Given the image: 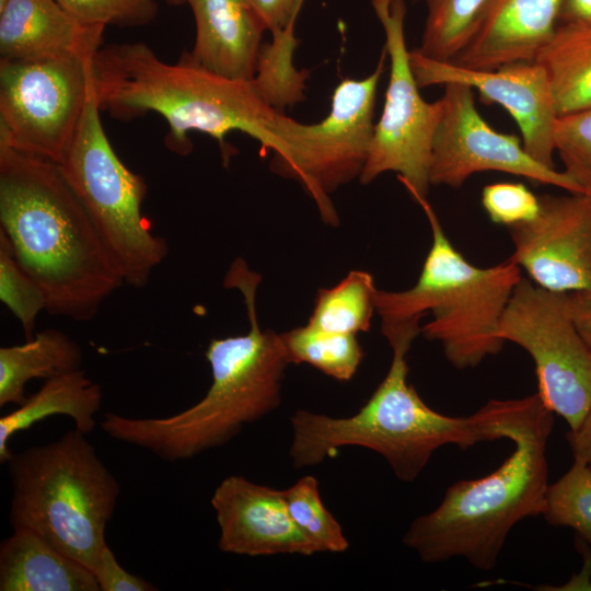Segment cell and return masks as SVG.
Wrapping results in <instances>:
<instances>
[{
	"mask_svg": "<svg viewBox=\"0 0 591 591\" xmlns=\"http://www.w3.org/2000/svg\"><path fill=\"white\" fill-rule=\"evenodd\" d=\"M0 230L49 314L93 320L125 282L56 162L0 144Z\"/></svg>",
	"mask_w": 591,
	"mask_h": 591,
	"instance_id": "obj_1",
	"label": "cell"
},
{
	"mask_svg": "<svg viewBox=\"0 0 591 591\" xmlns=\"http://www.w3.org/2000/svg\"><path fill=\"white\" fill-rule=\"evenodd\" d=\"M485 408L496 432L511 440L514 450L493 473L452 484L436 509L412 522L403 543L425 563L462 557L491 570L511 529L542 513L554 413L537 393L490 399Z\"/></svg>",
	"mask_w": 591,
	"mask_h": 591,
	"instance_id": "obj_2",
	"label": "cell"
},
{
	"mask_svg": "<svg viewBox=\"0 0 591 591\" xmlns=\"http://www.w3.org/2000/svg\"><path fill=\"white\" fill-rule=\"evenodd\" d=\"M262 278L246 262H232L223 283L240 291L250 328L246 334L213 338L205 356L211 384L205 396L163 418H130L106 413L101 428L115 440L146 449L169 462L193 459L227 444L242 429L275 410L290 364L281 334L263 329L256 291Z\"/></svg>",
	"mask_w": 591,
	"mask_h": 591,
	"instance_id": "obj_3",
	"label": "cell"
},
{
	"mask_svg": "<svg viewBox=\"0 0 591 591\" xmlns=\"http://www.w3.org/2000/svg\"><path fill=\"white\" fill-rule=\"evenodd\" d=\"M91 78L101 111L118 119L159 113L170 126L167 146L179 154L190 151L187 134L193 130L216 139L223 151L232 130L271 151L273 128L283 113L265 103L252 81L228 79L184 60L167 63L143 43L100 48Z\"/></svg>",
	"mask_w": 591,
	"mask_h": 591,
	"instance_id": "obj_4",
	"label": "cell"
},
{
	"mask_svg": "<svg viewBox=\"0 0 591 591\" xmlns=\"http://www.w3.org/2000/svg\"><path fill=\"white\" fill-rule=\"evenodd\" d=\"M412 197L429 222L432 243L412 288L378 289L381 332L389 343L422 333L440 343L454 368H475L505 345L498 327L521 268L511 256L490 267L471 264L449 240L427 197Z\"/></svg>",
	"mask_w": 591,
	"mask_h": 591,
	"instance_id": "obj_5",
	"label": "cell"
},
{
	"mask_svg": "<svg viewBox=\"0 0 591 591\" xmlns=\"http://www.w3.org/2000/svg\"><path fill=\"white\" fill-rule=\"evenodd\" d=\"M414 340L390 343L392 362L369 399L349 417L306 409L290 418L289 455L297 468L315 466L343 447H362L385 459L403 482H414L439 448L465 450L501 439L482 406L468 417H452L430 408L407 381L406 356Z\"/></svg>",
	"mask_w": 591,
	"mask_h": 591,
	"instance_id": "obj_6",
	"label": "cell"
},
{
	"mask_svg": "<svg viewBox=\"0 0 591 591\" xmlns=\"http://www.w3.org/2000/svg\"><path fill=\"white\" fill-rule=\"evenodd\" d=\"M85 436L74 428L12 453L5 464L12 530L35 532L94 573L120 485Z\"/></svg>",
	"mask_w": 591,
	"mask_h": 591,
	"instance_id": "obj_7",
	"label": "cell"
},
{
	"mask_svg": "<svg viewBox=\"0 0 591 591\" xmlns=\"http://www.w3.org/2000/svg\"><path fill=\"white\" fill-rule=\"evenodd\" d=\"M92 78L73 138L59 163L90 215L124 282L143 288L169 253L141 213L147 195L142 176L131 172L112 148L100 118Z\"/></svg>",
	"mask_w": 591,
	"mask_h": 591,
	"instance_id": "obj_8",
	"label": "cell"
},
{
	"mask_svg": "<svg viewBox=\"0 0 591 591\" xmlns=\"http://www.w3.org/2000/svg\"><path fill=\"white\" fill-rule=\"evenodd\" d=\"M386 58L384 46L368 77L341 80L333 91L329 113L321 121L304 124L280 113L273 128L271 171L299 182L329 225L339 223L329 195L359 178L366 165Z\"/></svg>",
	"mask_w": 591,
	"mask_h": 591,
	"instance_id": "obj_9",
	"label": "cell"
},
{
	"mask_svg": "<svg viewBox=\"0 0 591 591\" xmlns=\"http://www.w3.org/2000/svg\"><path fill=\"white\" fill-rule=\"evenodd\" d=\"M498 337L533 359L537 394L577 429L591 408V349L572 320L568 292H555L522 277L500 318Z\"/></svg>",
	"mask_w": 591,
	"mask_h": 591,
	"instance_id": "obj_10",
	"label": "cell"
},
{
	"mask_svg": "<svg viewBox=\"0 0 591 591\" xmlns=\"http://www.w3.org/2000/svg\"><path fill=\"white\" fill-rule=\"evenodd\" d=\"M385 34L390 76L382 114L374 125L369 155L359 177L369 184L395 172L412 195L427 197L432 141L443 102H427L419 92L405 40V0H371Z\"/></svg>",
	"mask_w": 591,
	"mask_h": 591,
	"instance_id": "obj_11",
	"label": "cell"
},
{
	"mask_svg": "<svg viewBox=\"0 0 591 591\" xmlns=\"http://www.w3.org/2000/svg\"><path fill=\"white\" fill-rule=\"evenodd\" d=\"M92 59H0V144L60 163L80 121Z\"/></svg>",
	"mask_w": 591,
	"mask_h": 591,
	"instance_id": "obj_12",
	"label": "cell"
},
{
	"mask_svg": "<svg viewBox=\"0 0 591 591\" xmlns=\"http://www.w3.org/2000/svg\"><path fill=\"white\" fill-rule=\"evenodd\" d=\"M474 92L467 84H444L443 109L432 141L431 185L459 188L470 176L494 171L582 193L563 171L530 155L519 137L494 129L477 111Z\"/></svg>",
	"mask_w": 591,
	"mask_h": 591,
	"instance_id": "obj_13",
	"label": "cell"
},
{
	"mask_svg": "<svg viewBox=\"0 0 591 591\" xmlns=\"http://www.w3.org/2000/svg\"><path fill=\"white\" fill-rule=\"evenodd\" d=\"M410 66L419 88L463 83L477 91L486 104H498L517 123L530 155L555 167V124L558 117L546 70L536 61H519L494 70L460 67L409 50Z\"/></svg>",
	"mask_w": 591,
	"mask_h": 591,
	"instance_id": "obj_14",
	"label": "cell"
},
{
	"mask_svg": "<svg viewBox=\"0 0 591 591\" xmlns=\"http://www.w3.org/2000/svg\"><path fill=\"white\" fill-rule=\"evenodd\" d=\"M530 221L509 228L511 257L535 285L555 292L591 289V193L538 196Z\"/></svg>",
	"mask_w": 591,
	"mask_h": 591,
	"instance_id": "obj_15",
	"label": "cell"
},
{
	"mask_svg": "<svg viewBox=\"0 0 591 591\" xmlns=\"http://www.w3.org/2000/svg\"><path fill=\"white\" fill-rule=\"evenodd\" d=\"M210 501L221 552L252 557L320 553L291 518L282 489L230 475L217 486Z\"/></svg>",
	"mask_w": 591,
	"mask_h": 591,
	"instance_id": "obj_16",
	"label": "cell"
},
{
	"mask_svg": "<svg viewBox=\"0 0 591 591\" xmlns=\"http://www.w3.org/2000/svg\"><path fill=\"white\" fill-rule=\"evenodd\" d=\"M563 0H488L453 63L480 70L534 61L559 24Z\"/></svg>",
	"mask_w": 591,
	"mask_h": 591,
	"instance_id": "obj_17",
	"label": "cell"
},
{
	"mask_svg": "<svg viewBox=\"0 0 591 591\" xmlns=\"http://www.w3.org/2000/svg\"><path fill=\"white\" fill-rule=\"evenodd\" d=\"M104 27L79 20L57 0H8L0 9V59H92Z\"/></svg>",
	"mask_w": 591,
	"mask_h": 591,
	"instance_id": "obj_18",
	"label": "cell"
},
{
	"mask_svg": "<svg viewBox=\"0 0 591 591\" xmlns=\"http://www.w3.org/2000/svg\"><path fill=\"white\" fill-rule=\"evenodd\" d=\"M196 24L192 51L181 58L215 74L252 81L264 23L245 0H187Z\"/></svg>",
	"mask_w": 591,
	"mask_h": 591,
	"instance_id": "obj_19",
	"label": "cell"
},
{
	"mask_svg": "<svg viewBox=\"0 0 591 591\" xmlns=\"http://www.w3.org/2000/svg\"><path fill=\"white\" fill-rule=\"evenodd\" d=\"M0 591H100L94 573L27 529L0 544Z\"/></svg>",
	"mask_w": 591,
	"mask_h": 591,
	"instance_id": "obj_20",
	"label": "cell"
},
{
	"mask_svg": "<svg viewBox=\"0 0 591 591\" xmlns=\"http://www.w3.org/2000/svg\"><path fill=\"white\" fill-rule=\"evenodd\" d=\"M103 392L83 369L45 380L42 387L13 412L0 418V462L7 463L12 452L9 440L38 421L54 415L70 417L74 428L84 434L96 426Z\"/></svg>",
	"mask_w": 591,
	"mask_h": 591,
	"instance_id": "obj_21",
	"label": "cell"
},
{
	"mask_svg": "<svg viewBox=\"0 0 591 591\" xmlns=\"http://www.w3.org/2000/svg\"><path fill=\"white\" fill-rule=\"evenodd\" d=\"M81 347L59 329L46 328L24 344L0 348V407L21 405L25 385L82 369Z\"/></svg>",
	"mask_w": 591,
	"mask_h": 591,
	"instance_id": "obj_22",
	"label": "cell"
},
{
	"mask_svg": "<svg viewBox=\"0 0 591 591\" xmlns=\"http://www.w3.org/2000/svg\"><path fill=\"white\" fill-rule=\"evenodd\" d=\"M534 61L546 70L558 116L591 107V26L558 24Z\"/></svg>",
	"mask_w": 591,
	"mask_h": 591,
	"instance_id": "obj_23",
	"label": "cell"
},
{
	"mask_svg": "<svg viewBox=\"0 0 591 591\" xmlns=\"http://www.w3.org/2000/svg\"><path fill=\"white\" fill-rule=\"evenodd\" d=\"M376 292L371 274L351 270L336 286L318 290L308 324L333 333L368 332L376 312Z\"/></svg>",
	"mask_w": 591,
	"mask_h": 591,
	"instance_id": "obj_24",
	"label": "cell"
},
{
	"mask_svg": "<svg viewBox=\"0 0 591 591\" xmlns=\"http://www.w3.org/2000/svg\"><path fill=\"white\" fill-rule=\"evenodd\" d=\"M296 23L274 33L271 42L263 44L252 83L257 93L273 108L283 112L305 100L308 70H298L293 54L298 46Z\"/></svg>",
	"mask_w": 591,
	"mask_h": 591,
	"instance_id": "obj_25",
	"label": "cell"
},
{
	"mask_svg": "<svg viewBox=\"0 0 591 591\" xmlns=\"http://www.w3.org/2000/svg\"><path fill=\"white\" fill-rule=\"evenodd\" d=\"M281 337L290 363L310 364L338 381H349L364 357L357 335L327 332L308 323L281 333Z\"/></svg>",
	"mask_w": 591,
	"mask_h": 591,
	"instance_id": "obj_26",
	"label": "cell"
},
{
	"mask_svg": "<svg viewBox=\"0 0 591 591\" xmlns=\"http://www.w3.org/2000/svg\"><path fill=\"white\" fill-rule=\"evenodd\" d=\"M488 0H426L427 16L420 46L422 56L453 61L468 42Z\"/></svg>",
	"mask_w": 591,
	"mask_h": 591,
	"instance_id": "obj_27",
	"label": "cell"
},
{
	"mask_svg": "<svg viewBox=\"0 0 591 591\" xmlns=\"http://www.w3.org/2000/svg\"><path fill=\"white\" fill-rule=\"evenodd\" d=\"M541 515L551 525L573 529L591 547V466L573 459L571 467L548 484Z\"/></svg>",
	"mask_w": 591,
	"mask_h": 591,
	"instance_id": "obj_28",
	"label": "cell"
},
{
	"mask_svg": "<svg viewBox=\"0 0 591 591\" xmlns=\"http://www.w3.org/2000/svg\"><path fill=\"white\" fill-rule=\"evenodd\" d=\"M282 493L291 518L320 553H344L348 549L349 542L339 522L324 506L314 476L301 477Z\"/></svg>",
	"mask_w": 591,
	"mask_h": 591,
	"instance_id": "obj_29",
	"label": "cell"
},
{
	"mask_svg": "<svg viewBox=\"0 0 591 591\" xmlns=\"http://www.w3.org/2000/svg\"><path fill=\"white\" fill-rule=\"evenodd\" d=\"M0 300L19 320L26 339L32 338L46 300L38 283L19 264L12 245L0 230Z\"/></svg>",
	"mask_w": 591,
	"mask_h": 591,
	"instance_id": "obj_30",
	"label": "cell"
},
{
	"mask_svg": "<svg viewBox=\"0 0 591 591\" xmlns=\"http://www.w3.org/2000/svg\"><path fill=\"white\" fill-rule=\"evenodd\" d=\"M554 138L563 172L582 192L591 193V107L559 115Z\"/></svg>",
	"mask_w": 591,
	"mask_h": 591,
	"instance_id": "obj_31",
	"label": "cell"
},
{
	"mask_svg": "<svg viewBox=\"0 0 591 591\" xmlns=\"http://www.w3.org/2000/svg\"><path fill=\"white\" fill-rule=\"evenodd\" d=\"M68 12L91 24L142 25L153 20V0H57Z\"/></svg>",
	"mask_w": 591,
	"mask_h": 591,
	"instance_id": "obj_32",
	"label": "cell"
},
{
	"mask_svg": "<svg viewBox=\"0 0 591 591\" xmlns=\"http://www.w3.org/2000/svg\"><path fill=\"white\" fill-rule=\"evenodd\" d=\"M482 205L494 223L508 228L532 220L540 200L523 183H495L482 192Z\"/></svg>",
	"mask_w": 591,
	"mask_h": 591,
	"instance_id": "obj_33",
	"label": "cell"
},
{
	"mask_svg": "<svg viewBox=\"0 0 591 591\" xmlns=\"http://www.w3.org/2000/svg\"><path fill=\"white\" fill-rule=\"evenodd\" d=\"M100 591H155L158 588L140 576L124 569L108 545L94 570Z\"/></svg>",
	"mask_w": 591,
	"mask_h": 591,
	"instance_id": "obj_34",
	"label": "cell"
},
{
	"mask_svg": "<svg viewBox=\"0 0 591 591\" xmlns=\"http://www.w3.org/2000/svg\"><path fill=\"white\" fill-rule=\"evenodd\" d=\"M271 34L296 23L298 0H245Z\"/></svg>",
	"mask_w": 591,
	"mask_h": 591,
	"instance_id": "obj_35",
	"label": "cell"
},
{
	"mask_svg": "<svg viewBox=\"0 0 591 591\" xmlns=\"http://www.w3.org/2000/svg\"><path fill=\"white\" fill-rule=\"evenodd\" d=\"M568 304L578 332L591 349V289L568 292Z\"/></svg>",
	"mask_w": 591,
	"mask_h": 591,
	"instance_id": "obj_36",
	"label": "cell"
},
{
	"mask_svg": "<svg viewBox=\"0 0 591 591\" xmlns=\"http://www.w3.org/2000/svg\"><path fill=\"white\" fill-rule=\"evenodd\" d=\"M567 440L573 459L580 460L591 466V408L580 426L575 430H569Z\"/></svg>",
	"mask_w": 591,
	"mask_h": 591,
	"instance_id": "obj_37",
	"label": "cell"
},
{
	"mask_svg": "<svg viewBox=\"0 0 591 591\" xmlns=\"http://www.w3.org/2000/svg\"><path fill=\"white\" fill-rule=\"evenodd\" d=\"M559 24L591 26V0H563Z\"/></svg>",
	"mask_w": 591,
	"mask_h": 591,
	"instance_id": "obj_38",
	"label": "cell"
},
{
	"mask_svg": "<svg viewBox=\"0 0 591 591\" xmlns=\"http://www.w3.org/2000/svg\"><path fill=\"white\" fill-rule=\"evenodd\" d=\"M167 1L171 2V3L177 4V3H183V2H185L187 0H167Z\"/></svg>",
	"mask_w": 591,
	"mask_h": 591,
	"instance_id": "obj_39",
	"label": "cell"
},
{
	"mask_svg": "<svg viewBox=\"0 0 591 591\" xmlns=\"http://www.w3.org/2000/svg\"><path fill=\"white\" fill-rule=\"evenodd\" d=\"M303 2H304V0H298L297 8H298L299 12H300V9H301Z\"/></svg>",
	"mask_w": 591,
	"mask_h": 591,
	"instance_id": "obj_40",
	"label": "cell"
}]
</instances>
